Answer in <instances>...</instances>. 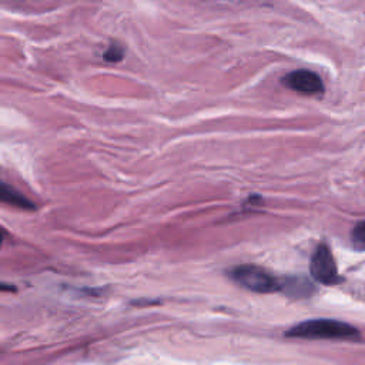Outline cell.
Returning <instances> with one entry per match:
<instances>
[{
  "instance_id": "9",
  "label": "cell",
  "mask_w": 365,
  "mask_h": 365,
  "mask_svg": "<svg viewBox=\"0 0 365 365\" xmlns=\"http://www.w3.org/2000/svg\"><path fill=\"white\" fill-rule=\"evenodd\" d=\"M11 289H14V288L7 284H0V291H11Z\"/></svg>"
},
{
  "instance_id": "4",
  "label": "cell",
  "mask_w": 365,
  "mask_h": 365,
  "mask_svg": "<svg viewBox=\"0 0 365 365\" xmlns=\"http://www.w3.org/2000/svg\"><path fill=\"white\" fill-rule=\"evenodd\" d=\"M282 84L302 96H319L324 93L321 77L309 70H295L284 76Z\"/></svg>"
},
{
  "instance_id": "3",
  "label": "cell",
  "mask_w": 365,
  "mask_h": 365,
  "mask_svg": "<svg viewBox=\"0 0 365 365\" xmlns=\"http://www.w3.org/2000/svg\"><path fill=\"white\" fill-rule=\"evenodd\" d=\"M311 275L315 281L325 285H335L341 282V277L338 274V268L334 259V255L327 244H319L309 262Z\"/></svg>"
},
{
  "instance_id": "10",
  "label": "cell",
  "mask_w": 365,
  "mask_h": 365,
  "mask_svg": "<svg viewBox=\"0 0 365 365\" xmlns=\"http://www.w3.org/2000/svg\"><path fill=\"white\" fill-rule=\"evenodd\" d=\"M3 238H4V234H3V231L0 230V245H1V242H3Z\"/></svg>"
},
{
  "instance_id": "5",
  "label": "cell",
  "mask_w": 365,
  "mask_h": 365,
  "mask_svg": "<svg viewBox=\"0 0 365 365\" xmlns=\"http://www.w3.org/2000/svg\"><path fill=\"white\" fill-rule=\"evenodd\" d=\"M0 202L17 207V208H24V210H34L36 205L24 197L21 192H19L14 187L1 182L0 181Z\"/></svg>"
},
{
  "instance_id": "2",
  "label": "cell",
  "mask_w": 365,
  "mask_h": 365,
  "mask_svg": "<svg viewBox=\"0 0 365 365\" xmlns=\"http://www.w3.org/2000/svg\"><path fill=\"white\" fill-rule=\"evenodd\" d=\"M230 277L241 287L254 292H274L281 288V282L261 267L245 264L231 268Z\"/></svg>"
},
{
  "instance_id": "7",
  "label": "cell",
  "mask_w": 365,
  "mask_h": 365,
  "mask_svg": "<svg viewBox=\"0 0 365 365\" xmlns=\"http://www.w3.org/2000/svg\"><path fill=\"white\" fill-rule=\"evenodd\" d=\"M351 241H352V245L356 248V250H365V220L359 221L352 232H351Z\"/></svg>"
},
{
  "instance_id": "6",
  "label": "cell",
  "mask_w": 365,
  "mask_h": 365,
  "mask_svg": "<svg viewBox=\"0 0 365 365\" xmlns=\"http://www.w3.org/2000/svg\"><path fill=\"white\" fill-rule=\"evenodd\" d=\"M279 289H284V292L294 298L308 297L309 294H312V291H315V288L307 278H288L281 282Z\"/></svg>"
},
{
  "instance_id": "8",
  "label": "cell",
  "mask_w": 365,
  "mask_h": 365,
  "mask_svg": "<svg viewBox=\"0 0 365 365\" xmlns=\"http://www.w3.org/2000/svg\"><path fill=\"white\" fill-rule=\"evenodd\" d=\"M123 54H124V50L121 46L118 44H111L107 51L104 53V58L107 61H120L123 58Z\"/></svg>"
},
{
  "instance_id": "1",
  "label": "cell",
  "mask_w": 365,
  "mask_h": 365,
  "mask_svg": "<svg viewBox=\"0 0 365 365\" xmlns=\"http://www.w3.org/2000/svg\"><path fill=\"white\" fill-rule=\"evenodd\" d=\"M285 335L304 339H358L359 331L346 322L335 319H309L297 324Z\"/></svg>"
}]
</instances>
